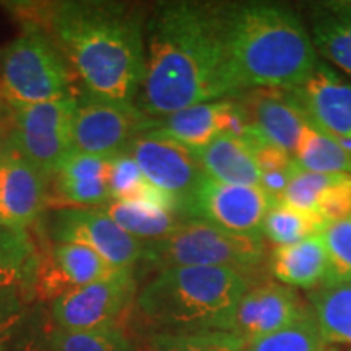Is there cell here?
I'll list each match as a JSON object with an SVG mask.
<instances>
[{"label": "cell", "instance_id": "cell-34", "mask_svg": "<svg viewBox=\"0 0 351 351\" xmlns=\"http://www.w3.org/2000/svg\"><path fill=\"white\" fill-rule=\"evenodd\" d=\"M34 348H36V346H33V343H28L25 346V351H34Z\"/></svg>", "mask_w": 351, "mask_h": 351}, {"label": "cell", "instance_id": "cell-9", "mask_svg": "<svg viewBox=\"0 0 351 351\" xmlns=\"http://www.w3.org/2000/svg\"><path fill=\"white\" fill-rule=\"evenodd\" d=\"M54 244H82L99 254L112 269H135L145 243L125 232L101 207H59L47 218Z\"/></svg>", "mask_w": 351, "mask_h": 351}, {"label": "cell", "instance_id": "cell-7", "mask_svg": "<svg viewBox=\"0 0 351 351\" xmlns=\"http://www.w3.org/2000/svg\"><path fill=\"white\" fill-rule=\"evenodd\" d=\"M155 127L156 119L145 116L135 104L78 93L70 122L72 150L104 158L125 155L135 138Z\"/></svg>", "mask_w": 351, "mask_h": 351}, {"label": "cell", "instance_id": "cell-15", "mask_svg": "<svg viewBox=\"0 0 351 351\" xmlns=\"http://www.w3.org/2000/svg\"><path fill=\"white\" fill-rule=\"evenodd\" d=\"M114 271L117 270L86 245L52 244L36 258L32 283L41 300L54 302L65 293L106 278Z\"/></svg>", "mask_w": 351, "mask_h": 351}, {"label": "cell", "instance_id": "cell-35", "mask_svg": "<svg viewBox=\"0 0 351 351\" xmlns=\"http://www.w3.org/2000/svg\"><path fill=\"white\" fill-rule=\"evenodd\" d=\"M34 351H47V350H43V348H39V346H36V348H34Z\"/></svg>", "mask_w": 351, "mask_h": 351}, {"label": "cell", "instance_id": "cell-6", "mask_svg": "<svg viewBox=\"0 0 351 351\" xmlns=\"http://www.w3.org/2000/svg\"><path fill=\"white\" fill-rule=\"evenodd\" d=\"M267 261L261 236L234 234L199 219H186L173 234L145 243L142 262L152 270L176 267H217L239 271L247 278Z\"/></svg>", "mask_w": 351, "mask_h": 351}, {"label": "cell", "instance_id": "cell-28", "mask_svg": "<svg viewBox=\"0 0 351 351\" xmlns=\"http://www.w3.org/2000/svg\"><path fill=\"white\" fill-rule=\"evenodd\" d=\"M244 351H326V341L309 307L295 322L244 346Z\"/></svg>", "mask_w": 351, "mask_h": 351}, {"label": "cell", "instance_id": "cell-22", "mask_svg": "<svg viewBox=\"0 0 351 351\" xmlns=\"http://www.w3.org/2000/svg\"><path fill=\"white\" fill-rule=\"evenodd\" d=\"M313 32L320 54L351 77V3L315 8Z\"/></svg>", "mask_w": 351, "mask_h": 351}, {"label": "cell", "instance_id": "cell-21", "mask_svg": "<svg viewBox=\"0 0 351 351\" xmlns=\"http://www.w3.org/2000/svg\"><path fill=\"white\" fill-rule=\"evenodd\" d=\"M309 301L326 345L351 351V282L314 289Z\"/></svg>", "mask_w": 351, "mask_h": 351}, {"label": "cell", "instance_id": "cell-31", "mask_svg": "<svg viewBox=\"0 0 351 351\" xmlns=\"http://www.w3.org/2000/svg\"><path fill=\"white\" fill-rule=\"evenodd\" d=\"M322 236L328 254L326 285L351 282V217L330 223Z\"/></svg>", "mask_w": 351, "mask_h": 351}, {"label": "cell", "instance_id": "cell-16", "mask_svg": "<svg viewBox=\"0 0 351 351\" xmlns=\"http://www.w3.org/2000/svg\"><path fill=\"white\" fill-rule=\"evenodd\" d=\"M234 99L245 122L267 142L295 156L307 116L291 88H256Z\"/></svg>", "mask_w": 351, "mask_h": 351}, {"label": "cell", "instance_id": "cell-19", "mask_svg": "<svg viewBox=\"0 0 351 351\" xmlns=\"http://www.w3.org/2000/svg\"><path fill=\"white\" fill-rule=\"evenodd\" d=\"M207 178L234 186L261 187V171L249 145L234 135L219 134L197 152Z\"/></svg>", "mask_w": 351, "mask_h": 351}, {"label": "cell", "instance_id": "cell-3", "mask_svg": "<svg viewBox=\"0 0 351 351\" xmlns=\"http://www.w3.org/2000/svg\"><path fill=\"white\" fill-rule=\"evenodd\" d=\"M223 26L231 70L243 93L301 86L319 62L313 39L289 7L223 3Z\"/></svg>", "mask_w": 351, "mask_h": 351}, {"label": "cell", "instance_id": "cell-24", "mask_svg": "<svg viewBox=\"0 0 351 351\" xmlns=\"http://www.w3.org/2000/svg\"><path fill=\"white\" fill-rule=\"evenodd\" d=\"M47 351H138L130 333L121 324L70 330L54 326L47 330Z\"/></svg>", "mask_w": 351, "mask_h": 351}, {"label": "cell", "instance_id": "cell-29", "mask_svg": "<svg viewBox=\"0 0 351 351\" xmlns=\"http://www.w3.org/2000/svg\"><path fill=\"white\" fill-rule=\"evenodd\" d=\"M244 343L231 332H153L138 351H243Z\"/></svg>", "mask_w": 351, "mask_h": 351}, {"label": "cell", "instance_id": "cell-30", "mask_svg": "<svg viewBox=\"0 0 351 351\" xmlns=\"http://www.w3.org/2000/svg\"><path fill=\"white\" fill-rule=\"evenodd\" d=\"M340 176L341 174L311 173V171L302 169L300 165H296L282 202L289 207L301 210V212L315 213L320 195L339 181Z\"/></svg>", "mask_w": 351, "mask_h": 351}, {"label": "cell", "instance_id": "cell-17", "mask_svg": "<svg viewBox=\"0 0 351 351\" xmlns=\"http://www.w3.org/2000/svg\"><path fill=\"white\" fill-rule=\"evenodd\" d=\"M307 309L289 287L275 282L251 285L236 307L230 332L247 346L293 324Z\"/></svg>", "mask_w": 351, "mask_h": 351}, {"label": "cell", "instance_id": "cell-25", "mask_svg": "<svg viewBox=\"0 0 351 351\" xmlns=\"http://www.w3.org/2000/svg\"><path fill=\"white\" fill-rule=\"evenodd\" d=\"M296 163L311 173L351 174V155L309 119L302 127L295 152Z\"/></svg>", "mask_w": 351, "mask_h": 351}, {"label": "cell", "instance_id": "cell-11", "mask_svg": "<svg viewBox=\"0 0 351 351\" xmlns=\"http://www.w3.org/2000/svg\"><path fill=\"white\" fill-rule=\"evenodd\" d=\"M137 293L134 269L117 270L106 278L72 289L52 302L54 326L70 330L119 324Z\"/></svg>", "mask_w": 351, "mask_h": 351}, {"label": "cell", "instance_id": "cell-2", "mask_svg": "<svg viewBox=\"0 0 351 351\" xmlns=\"http://www.w3.org/2000/svg\"><path fill=\"white\" fill-rule=\"evenodd\" d=\"M23 25L54 39L80 93L135 104L145 73V20L140 7L108 0L10 3Z\"/></svg>", "mask_w": 351, "mask_h": 351}, {"label": "cell", "instance_id": "cell-1", "mask_svg": "<svg viewBox=\"0 0 351 351\" xmlns=\"http://www.w3.org/2000/svg\"><path fill=\"white\" fill-rule=\"evenodd\" d=\"M243 93L228 57L223 2H161L145 23L135 106L153 119Z\"/></svg>", "mask_w": 351, "mask_h": 351}, {"label": "cell", "instance_id": "cell-20", "mask_svg": "<svg viewBox=\"0 0 351 351\" xmlns=\"http://www.w3.org/2000/svg\"><path fill=\"white\" fill-rule=\"evenodd\" d=\"M226 99L202 103L156 119L155 130L199 152L221 134V116Z\"/></svg>", "mask_w": 351, "mask_h": 351}, {"label": "cell", "instance_id": "cell-18", "mask_svg": "<svg viewBox=\"0 0 351 351\" xmlns=\"http://www.w3.org/2000/svg\"><path fill=\"white\" fill-rule=\"evenodd\" d=\"M270 274L287 287L317 289L328 276V254L322 232L301 243L275 247L269 258Z\"/></svg>", "mask_w": 351, "mask_h": 351}, {"label": "cell", "instance_id": "cell-33", "mask_svg": "<svg viewBox=\"0 0 351 351\" xmlns=\"http://www.w3.org/2000/svg\"><path fill=\"white\" fill-rule=\"evenodd\" d=\"M315 213L328 225L351 217V174H341L339 181L320 195Z\"/></svg>", "mask_w": 351, "mask_h": 351}, {"label": "cell", "instance_id": "cell-12", "mask_svg": "<svg viewBox=\"0 0 351 351\" xmlns=\"http://www.w3.org/2000/svg\"><path fill=\"white\" fill-rule=\"evenodd\" d=\"M127 155L145 178L179 202V215L184 204L207 178L199 155L186 145L166 137L158 130H148L132 142Z\"/></svg>", "mask_w": 351, "mask_h": 351}, {"label": "cell", "instance_id": "cell-36", "mask_svg": "<svg viewBox=\"0 0 351 351\" xmlns=\"http://www.w3.org/2000/svg\"><path fill=\"white\" fill-rule=\"evenodd\" d=\"M243 351H244V350H243Z\"/></svg>", "mask_w": 351, "mask_h": 351}, {"label": "cell", "instance_id": "cell-4", "mask_svg": "<svg viewBox=\"0 0 351 351\" xmlns=\"http://www.w3.org/2000/svg\"><path fill=\"white\" fill-rule=\"evenodd\" d=\"M251 285V278L230 269L176 267L145 285L135 306L155 332H230Z\"/></svg>", "mask_w": 351, "mask_h": 351}, {"label": "cell", "instance_id": "cell-32", "mask_svg": "<svg viewBox=\"0 0 351 351\" xmlns=\"http://www.w3.org/2000/svg\"><path fill=\"white\" fill-rule=\"evenodd\" d=\"M25 317V296L21 287L0 289V351H7Z\"/></svg>", "mask_w": 351, "mask_h": 351}, {"label": "cell", "instance_id": "cell-14", "mask_svg": "<svg viewBox=\"0 0 351 351\" xmlns=\"http://www.w3.org/2000/svg\"><path fill=\"white\" fill-rule=\"evenodd\" d=\"M291 91L307 119L351 155V85L319 60L307 80Z\"/></svg>", "mask_w": 351, "mask_h": 351}, {"label": "cell", "instance_id": "cell-8", "mask_svg": "<svg viewBox=\"0 0 351 351\" xmlns=\"http://www.w3.org/2000/svg\"><path fill=\"white\" fill-rule=\"evenodd\" d=\"M75 99L10 106L13 108L12 130L7 143L47 178H54L73 153L70 122Z\"/></svg>", "mask_w": 351, "mask_h": 351}, {"label": "cell", "instance_id": "cell-26", "mask_svg": "<svg viewBox=\"0 0 351 351\" xmlns=\"http://www.w3.org/2000/svg\"><path fill=\"white\" fill-rule=\"evenodd\" d=\"M36 258V245L28 231L0 225V289L32 282Z\"/></svg>", "mask_w": 351, "mask_h": 351}, {"label": "cell", "instance_id": "cell-23", "mask_svg": "<svg viewBox=\"0 0 351 351\" xmlns=\"http://www.w3.org/2000/svg\"><path fill=\"white\" fill-rule=\"evenodd\" d=\"M125 232L142 243L160 241L173 234L186 219L181 215L143 204L111 200L101 207Z\"/></svg>", "mask_w": 351, "mask_h": 351}, {"label": "cell", "instance_id": "cell-5", "mask_svg": "<svg viewBox=\"0 0 351 351\" xmlns=\"http://www.w3.org/2000/svg\"><path fill=\"white\" fill-rule=\"evenodd\" d=\"M77 78L54 39L38 25L23 29L0 52V95L10 106L73 99Z\"/></svg>", "mask_w": 351, "mask_h": 351}, {"label": "cell", "instance_id": "cell-10", "mask_svg": "<svg viewBox=\"0 0 351 351\" xmlns=\"http://www.w3.org/2000/svg\"><path fill=\"white\" fill-rule=\"evenodd\" d=\"M276 202L261 187L234 186L205 178L181 210L184 219H199L219 230L261 236L269 210Z\"/></svg>", "mask_w": 351, "mask_h": 351}, {"label": "cell", "instance_id": "cell-13", "mask_svg": "<svg viewBox=\"0 0 351 351\" xmlns=\"http://www.w3.org/2000/svg\"><path fill=\"white\" fill-rule=\"evenodd\" d=\"M47 181L12 145H0V225L19 230L33 225L51 202Z\"/></svg>", "mask_w": 351, "mask_h": 351}, {"label": "cell", "instance_id": "cell-27", "mask_svg": "<svg viewBox=\"0 0 351 351\" xmlns=\"http://www.w3.org/2000/svg\"><path fill=\"white\" fill-rule=\"evenodd\" d=\"M328 223L320 215L301 212L278 202L269 210L262 225V236H265L276 247L301 243L311 236L322 232Z\"/></svg>", "mask_w": 351, "mask_h": 351}]
</instances>
